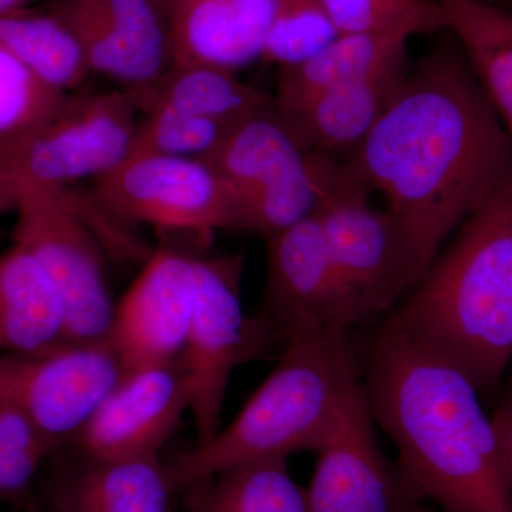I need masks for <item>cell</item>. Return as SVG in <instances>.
<instances>
[{
    "instance_id": "28",
    "label": "cell",
    "mask_w": 512,
    "mask_h": 512,
    "mask_svg": "<svg viewBox=\"0 0 512 512\" xmlns=\"http://www.w3.org/2000/svg\"><path fill=\"white\" fill-rule=\"evenodd\" d=\"M338 35L323 0H275L261 59L292 66L316 55Z\"/></svg>"
},
{
    "instance_id": "29",
    "label": "cell",
    "mask_w": 512,
    "mask_h": 512,
    "mask_svg": "<svg viewBox=\"0 0 512 512\" xmlns=\"http://www.w3.org/2000/svg\"><path fill=\"white\" fill-rule=\"evenodd\" d=\"M72 93L49 86L0 46V137L47 123Z\"/></svg>"
},
{
    "instance_id": "26",
    "label": "cell",
    "mask_w": 512,
    "mask_h": 512,
    "mask_svg": "<svg viewBox=\"0 0 512 512\" xmlns=\"http://www.w3.org/2000/svg\"><path fill=\"white\" fill-rule=\"evenodd\" d=\"M339 35H436L447 32L437 0H323Z\"/></svg>"
},
{
    "instance_id": "5",
    "label": "cell",
    "mask_w": 512,
    "mask_h": 512,
    "mask_svg": "<svg viewBox=\"0 0 512 512\" xmlns=\"http://www.w3.org/2000/svg\"><path fill=\"white\" fill-rule=\"evenodd\" d=\"M18 184L13 238L55 285L66 315V343H107L116 303L107 284L101 241L127 247L130 239L120 234L94 195L73 187Z\"/></svg>"
},
{
    "instance_id": "33",
    "label": "cell",
    "mask_w": 512,
    "mask_h": 512,
    "mask_svg": "<svg viewBox=\"0 0 512 512\" xmlns=\"http://www.w3.org/2000/svg\"><path fill=\"white\" fill-rule=\"evenodd\" d=\"M33 0H0V15L15 12V10L28 8L29 3Z\"/></svg>"
},
{
    "instance_id": "19",
    "label": "cell",
    "mask_w": 512,
    "mask_h": 512,
    "mask_svg": "<svg viewBox=\"0 0 512 512\" xmlns=\"http://www.w3.org/2000/svg\"><path fill=\"white\" fill-rule=\"evenodd\" d=\"M64 466L50 476L53 512H168L175 493L160 457L97 460Z\"/></svg>"
},
{
    "instance_id": "20",
    "label": "cell",
    "mask_w": 512,
    "mask_h": 512,
    "mask_svg": "<svg viewBox=\"0 0 512 512\" xmlns=\"http://www.w3.org/2000/svg\"><path fill=\"white\" fill-rule=\"evenodd\" d=\"M66 343V315L55 285L19 245L0 254V353H36Z\"/></svg>"
},
{
    "instance_id": "30",
    "label": "cell",
    "mask_w": 512,
    "mask_h": 512,
    "mask_svg": "<svg viewBox=\"0 0 512 512\" xmlns=\"http://www.w3.org/2000/svg\"><path fill=\"white\" fill-rule=\"evenodd\" d=\"M53 454L55 447L23 414L0 404V476L9 501L29 493L43 461Z\"/></svg>"
},
{
    "instance_id": "7",
    "label": "cell",
    "mask_w": 512,
    "mask_h": 512,
    "mask_svg": "<svg viewBox=\"0 0 512 512\" xmlns=\"http://www.w3.org/2000/svg\"><path fill=\"white\" fill-rule=\"evenodd\" d=\"M144 89L72 93L47 123L0 137V174L43 187L100 178L130 153Z\"/></svg>"
},
{
    "instance_id": "2",
    "label": "cell",
    "mask_w": 512,
    "mask_h": 512,
    "mask_svg": "<svg viewBox=\"0 0 512 512\" xmlns=\"http://www.w3.org/2000/svg\"><path fill=\"white\" fill-rule=\"evenodd\" d=\"M359 365L370 414L421 497L443 512H512L493 419L451 360L387 315Z\"/></svg>"
},
{
    "instance_id": "23",
    "label": "cell",
    "mask_w": 512,
    "mask_h": 512,
    "mask_svg": "<svg viewBox=\"0 0 512 512\" xmlns=\"http://www.w3.org/2000/svg\"><path fill=\"white\" fill-rule=\"evenodd\" d=\"M447 32L468 63L512 138V13L487 0H437Z\"/></svg>"
},
{
    "instance_id": "27",
    "label": "cell",
    "mask_w": 512,
    "mask_h": 512,
    "mask_svg": "<svg viewBox=\"0 0 512 512\" xmlns=\"http://www.w3.org/2000/svg\"><path fill=\"white\" fill-rule=\"evenodd\" d=\"M234 128L170 107H144L130 153L204 160Z\"/></svg>"
},
{
    "instance_id": "6",
    "label": "cell",
    "mask_w": 512,
    "mask_h": 512,
    "mask_svg": "<svg viewBox=\"0 0 512 512\" xmlns=\"http://www.w3.org/2000/svg\"><path fill=\"white\" fill-rule=\"evenodd\" d=\"M308 157L318 191L313 217L333 261L377 318L390 315L420 284L430 262L392 212L370 204L375 191L348 158Z\"/></svg>"
},
{
    "instance_id": "8",
    "label": "cell",
    "mask_w": 512,
    "mask_h": 512,
    "mask_svg": "<svg viewBox=\"0 0 512 512\" xmlns=\"http://www.w3.org/2000/svg\"><path fill=\"white\" fill-rule=\"evenodd\" d=\"M242 264L239 255L197 258V299L181 356L190 380L195 446H204L221 430L225 394L235 367L264 356L275 340L282 339L264 316L245 315Z\"/></svg>"
},
{
    "instance_id": "16",
    "label": "cell",
    "mask_w": 512,
    "mask_h": 512,
    "mask_svg": "<svg viewBox=\"0 0 512 512\" xmlns=\"http://www.w3.org/2000/svg\"><path fill=\"white\" fill-rule=\"evenodd\" d=\"M305 491L309 512H413L423 498L384 456L365 390L336 439L320 448Z\"/></svg>"
},
{
    "instance_id": "15",
    "label": "cell",
    "mask_w": 512,
    "mask_h": 512,
    "mask_svg": "<svg viewBox=\"0 0 512 512\" xmlns=\"http://www.w3.org/2000/svg\"><path fill=\"white\" fill-rule=\"evenodd\" d=\"M190 404L181 360L134 373L101 402L70 447L97 460L157 456Z\"/></svg>"
},
{
    "instance_id": "12",
    "label": "cell",
    "mask_w": 512,
    "mask_h": 512,
    "mask_svg": "<svg viewBox=\"0 0 512 512\" xmlns=\"http://www.w3.org/2000/svg\"><path fill=\"white\" fill-rule=\"evenodd\" d=\"M123 379L107 343L36 353H0V404L18 410L55 447L66 450Z\"/></svg>"
},
{
    "instance_id": "9",
    "label": "cell",
    "mask_w": 512,
    "mask_h": 512,
    "mask_svg": "<svg viewBox=\"0 0 512 512\" xmlns=\"http://www.w3.org/2000/svg\"><path fill=\"white\" fill-rule=\"evenodd\" d=\"M204 160L234 192L238 231L266 238L315 212L318 191L308 154L275 110L239 124Z\"/></svg>"
},
{
    "instance_id": "3",
    "label": "cell",
    "mask_w": 512,
    "mask_h": 512,
    "mask_svg": "<svg viewBox=\"0 0 512 512\" xmlns=\"http://www.w3.org/2000/svg\"><path fill=\"white\" fill-rule=\"evenodd\" d=\"M390 318L446 356L480 393L512 357V183L478 208Z\"/></svg>"
},
{
    "instance_id": "35",
    "label": "cell",
    "mask_w": 512,
    "mask_h": 512,
    "mask_svg": "<svg viewBox=\"0 0 512 512\" xmlns=\"http://www.w3.org/2000/svg\"><path fill=\"white\" fill-rule=\"evenodd\" d=\"M10 503L8 493H6L5 484H3L2 476H0V504Z\"/></svg>"
},
{
    "instance_id": "36",
    "label": "cell",
    "mask_w": 512,
    "mask_h": 512,
    "mask_svg": "<svg viewBox=\"0 0 512 512\" xmlns=\"http://www.w3.org/2000/svg\"><path fill=\"white\" fill-rule=\"evenodd\" d=\"M413 512H437V511H431V510H427V508H423V507H417L416 510H414ZM440 512H443V511H440Z\"/></svg>"
},
{
    "instance_id": "21",
    "label": "cell",
    "mask_w": 512,
    "mask_h": 512,
    "mask_svg": "<svg viewBox=\"0 0 512 512\" xmlns=\"http://www.w3.org/2000/svg\"><path fill=\"white\" fill-rule=\"evenodd\" d=\"M164 106L237 127L275 110L274 96L242 82L238 72L211 64L170 66L144 89V107Z\"/></svg>"
},
{
    "instance_id": "11",
    "label": "cell",
    "mask_w": 512,
    "mask_h": 512,
    "mask_svg": "<svg viewBox=\"0 0 512 512\" xmlns=\"http://www.w3.org/2000/svg\"><path fill=\"white\" fill-rule=\"evenodd\" d=\"M261 315L282 339L298 333L349 335L377 319L333 261L316 218L269 235Z\"/></svg>"
},
{
    "instance_id": "31",
    "label": "cell",
    "mask_w": 512,
    "mask_h": 512,
    "mask_svg": "<svg viewBox=\"0 0 512 512\" xmlns=\"http://www.w3.org/2000/svg\"><path fill=\"white\" fill-rule=\"evenodd\" d=\"M495 431L500 440L501 450L507 467L508 476L512 483V389L505 397L504 402L498 407L493 417Z\"/></svg>"
},
{
    "instance_id": "37",
    "label": "cell",
    "mask_w": 512,
    "mask_h": 512,
    "mask_svg": "<svg viewBox=\"0 0 512 512\" xmlns=\"http://www.w3.org/2000/svg\"><path fill=\"white\" fill-rule=\"evenodd\" d=\"M511 2H512V0H511Z\"/></svg>"
},
{
    "instance_id": "17",
    "label": "cell",
    "mask_w": 512,
    "mask_h": 512,
    "mask_svg": "<svg viewBox=\"0 0 512 512\" xmlns=\"http://www.w3.org/2000/svg\"><path fill=\"white\" fill-rule=\"evenodd\" d=\"M410 69L404 52L376 72L276 116L306 154L348 158L403 89Z\"/></svg>"
},
{
    "instance_id": "14",
    "label": "cell",
    "mask_w": 512,
    "mask_h": 512,
    "mask_svg": "<svg viewBox=\"0 0 512 512\" xmlns=\"http://www.w3.org/2000/svg\"><path fill=\"white\" fill-rule=\"evenodd\" d=\"M47 12L76 37L92 73L148 89L171 66L170 28L154 0H50Z\"/></svg>"
},
{
    "instance_id": "13",
    "label": "cell",
    "mask_w": 512,
    "mask_h": 512,
    "mask_svg": "<svg viewBox=\"0 0 512 512\" xmlns=\"http://www.w3.org/2000/svg\"><path fill=\"white\" fill-rule=\"evenodd\" d=\"M197 299V258L161 248L116 305L110 349L123 377L180 362Z\"/></svg>"
},
{
    "instance_id": "32",
    "label": "cell",
    "mask_w": 512,
    "mask_h": 512,
    "mask_svg": "<svg viewBox=\"0 0 512 512\" xmlns=\"http://www.w3.org/2000/svg\"><path fill=\"white\" fill-rule=\"evenodd\" d=\"M18 181L0 174V215L15 211L18 205Z\"/></svg>"
},
{
    "instance_id": "18",
    "label": "cell",
    "mask_w": 512,
    "mask_h": 512,
    "mask_svg": "<svg viewBox=\"0 0 512 512\" xmlns=\"http://www.w3.org/2000/svg\"><path fill=\"white\" fill-rule=\"evenodd\" d=\"M275 0H178L168 18L171 66L238 72L264 53Z\"/></svg>"
},
{
    "instance_id": "1",
    "label": "cell",
    "mask_w": 512,
    "mask_h": 512,
    "mask_svg": "<svg viewBox=\"0 0 512 512\" xmlns=\"http://www.w3.org/2000/svg\"><path fill=\"white\" fill-rule=\"evenodd\" d=\"M410 69L348 161L433 264L444 241L512 183V138L454 36Z\"/></svg>"
},
{
    "instance_id": "34",
    "label": "cell",
    "mask_w": 512,
    "mask_h": 512,
    "mask_svg": "<svg viewBox=\"0 0 512 512\" xmlns=\"http://www.w3.org/2000/svg\"><path fill=\"white\" fill-rule=\"evenodd\" d=\"M178 0H154V3L158 6V9L161 10V12L164 13L165 18H170L171 10H173L175 3H177Z\"/></svg>"
},
{
    "instance_id": "22",
    "label": "cell",
    "mask_w": 512,
    "mask_h": 512,
    "mask_svg": "<svg viewBox=\"0 0 512 512\" xmlns=\"http://www.w3.org/2000/svg\"><path fill=\"white\" fill-rule=\"evenodd\" d=\"M409 37L338 35L316 55L281 67L274 94L276 113L298 109L320 94L372 74L407 52Z\"/></svg>"
},
{
    "instance_id": "25",
    "label": "cell",
    "mask_w": 512,
    "mask_h": 512,
    "mask_svg": "<svg viewBox=\"0 0 512 512\" xmlns=\"http://www.w3.org/2000/svg\"><path fill=\"white\" fill-rule=\"evenodd\" d=\"M0 46L42 82L73 93L92 70L76 37L49 12L20 9L0 15Z\"/></svg>"
},
{
    "instance_id": "10",
    "label": "cell",
    "mask_w": 512,
    "mask_h": 512,
    "mask_svg": "<svg viewBox=\"0 0 512 512\" xmlns=\"http://www.w3.org/2000/svg\"><path fill=\"white\" fill-rule=\"evenodd\" d=\"M94 197L116 221L167 231H238L234 192L205 160L130 153L97 178Z\"/></svg>"
},
{
    "instance_id": "4",
    "label": "cell",
    "mask_w": 512,
    "mask_h": 512,
    "mask_svg": "<svg viewBox=\"0 0 512 512\" xmlns=\"http://www.w3.org/2000/svg\"><path fill=\"white\" fill-rule=\"evenodd\" d=\"M284 342L274 372L229 426L167 467L175 491L235 464L319 451L336 439L363 394L349 335L298 333Z\"/></svg>"
},
{
    "instance_id": "24",
    "label": "cell",
    "mask_w": 512,
    "mask_h": 512,
    "mask_svg": "<svg viewBox=\"0 0 512 512\" xmlns=\"http://www.w3.org/2000/svg\"><path fill=\"white\" fill-rule=\"evenodd\" d=\"M191 512H309L306 491L289 473L288 457L235 464L194 485Z\"/></svg>"
}]
</instances>
